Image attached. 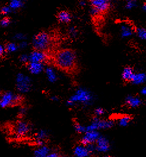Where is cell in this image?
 <instances>
[{
	"instance_id": "obj_1",
	"label": "cell",
	"mask_w": 146,
	"mask_h": 157,
	"mask_svg": "<svg viewBox=\"0 0 146 157\" xmlns=\"http://www.w3.org/2000/svg\"><path fill=\"white\" fill-rule=\"evenodd\" d=\"M55 66L67 73L74 72L77 67V59L76 52L71 49L59 50L54 56Z\"/></svg>"
},
{
	"instance_id": "obj_2",
	"label": "cell",
	"mask_w": 146,
	"mask_h": 157,
	"mask_svg": "<svg viewBox=\"0 0 146 157\" xmlns=\"http://www.w3.org/2000/svg\"><path fill=\"white\" fill-rule=\"evenodd\" d=\"M51 44V36L45 32H39L33 38V47L36 51L44 52L48 49Z\"/></svg>"
},
{
	"instance_id": "obj_3",
	"label": "cell",
	"mask_w": 146,
	"mask_h": 157,
	"mask_svg": "<svg viewBox=\"0 0 146 157\" xmlns=\"http://www.w3.org/2000/svg\"><path fill=\"white\" fill-rule=\"evenodd\" d=\"M92 98V94L88 90L84 89H78L76 93L69 98L67 101V105L69 106H73L77 102L89 104Z\"/></svg>"
},
{
	"instance_id": "obj_4",
	"label": "cell",
	"mask_w": 146,
	"mask_h": 157,
	"mask_svg": "<svg viewBox=\"0 0 146 157\" xmlns=\"http://www.w3.org/2000/svg\"><path fill=\"white\" fill-rule=\"evenodd\" d=\"M21 99L22 98L19 95H15L10 91L6 92L0 95V107L14 106L20 102Z\"/></svg>"
},
{
	"instance_id": "obj_5",
	"label": "cell",
	"mask_w": 146,
	"mask_h": 157,
	"mask_svg": "<svg viewBox=\"0 0 146 157\" xmlns=\"http://www.w3.org/2000/svg\"><path fill=\"white\" fill-rule=\"evenodd\" d=\"M114 125V121L95 117L92 123L86 126V132L90 131H98L102 129H107L112 128Z\"/></svg>"
},
{
	"instance_id": "obj_6",
	"label": "cell",
	"mask_w": 146,
	"mask_h": 157,
	"mask_svg": "<svg viewBox=\"0 0 146 157\" xmlns=\"http://www.w3.org/2000/svg\"><path fill=\"white\" fill-rule=\"evenodd\" d=\"M16 85L18 90L21 93L28 92L32 87V80L28 76L20 73L16 77Z\"/></svg>"
},
{
	"instance_id": "obj_7",
	"label": "cell",
	"mask_w": 146,
	"mask_h": 157,
	"mask_svg": "<svg viewBox=\"0 0 146 157\" xmlns=\"http://www.w3.org/2000/svg\"><path fill=\"white\" fill-rule=\"evenodd\" d=\"M100 136L98 131H90L86 132L80 140L81 144L87 146L90 144H95L99 137Z\"/></svg>"
},
{
	"instance_id": "obj_8",
	"label": "cell",
	"mask_w": 146,
	"mask_h": 157,
	"mask_svg": "<svg viewBox=\"0 0 146 157\" xmlns=\"http://www.w3.org/2000/svg\"><path fill=\"white\" fill-rule=\"evenodd\" d=\"M31 129L32 128L29 123L24 121H19L14 127V132L17 136L23 137L27 136L31 131Z\"/></svg>"
},
{
	"instance_id": "obj_9",
	"label": "cell",
	"mask_w": 146,
	"mask_h": 157,
	"mask_svg": "<svg viewBox=\"0 0 146 157\" xmlns=\"http://www.w3.org/2000/svg\"><path fill=\"white\" fill-rule=\"evenodd\" d=\"M95 147L96 151L97 152L105 153L109 151L110 145L107 137L100 136L95 143Z\"/></svg>"
},
{
	"instance_id": "obj_10",
	"label": "cell",
	"mask_w": 146,
	"mask_h": 157,
	"mask_svg": "<svg viewBox=\"0 0 146 157\" xmlns=\"http://www.w3.org/2000/svg\"><path fill=\"white\" fill-rule=\"evenodd\" d=\"M92 7L96 9L100 13H105L109 9L110 2L107 0H92Z\"/></svg>"
},
{
	"instance_id": "obj_11",
	"label": "cell",
	"mask_w": 146,
	"mask_h": 157,
	"mask_svg": "<svg viewBox=\"0 0 146 157\" xmlns=\"http://www.w3.org/2000/svg\"><path fill=\"white\" fill-rule=\"evenodd\" d=\"M73 155L74 157H89L92 154L88 150L87 146L80 144L74 148Z\"/></svg>"
},
{
	"instance_id": "obj_12",
	"label": "cell",
	"mask_w": 146,
	"mask_h": 157,
	"mask_svg": "<svg viewBox=\"0 0 146 157\" xmlns=\"http://www.w3.org/2000/svg\"><path fill=\"white\" fill-rule=\"evenodd\" d=\"M29 63H42L47 59V56L44 52L35 50L29 56Z\"/></svg>"
},
{
	"instance_id": "obj_13",
	"label": "cell",
	"mask_w": 146,
	"mask_h": 157,
	"mask_svg": "<svg viewBox=\"0 0 146 157\" xmlns=\"http://www.w3.org/2000/svg\"><path fill=\"white\" fill-rule=\"evenodd\" d=\"M48 137V133L45 130H40L38 132L35 136V140L36 145L38 146H41L45 145V140Z\"/></svg>"
},
{
	"instance_id": "obj_14",
	"label": "cell",
	"mask_w": 146,
	"mask_h": 157,
	"mask_svg": "<svg viewBox=\"0 0 146 157\" xmlns=\"http://www.w3.org/2000/svg\"><path fill=\"white\" fill-rule=\"evenodd\" d=\"M51 152V148L48 146L43 145L38 146L33 152L34 157H46Z\"/></svg>"
},
{
	"instance_id": "obj_15",
	"label": "cell",
	"mask_w": 146,
	"mask_h": 157,
	"mask_svg": "<svg viewBox=\"0 0 146 157\" xmlns=\"http://www.w3.org/2000/svg\"><path fill=\"white\" fill-rule=\"evenodd\" d=\"M28 68L32 74L38 75L43 71L44 66L42 63H29Z\"/></svg>"
},
{
	"instance_id": "obj_16",
	"label": "cell",
	"mask_w": 146,
	"mask_h": 157,
	"mask_svg": "<svg viewBox=\"0 0 146 157\" xmlns=\"http://www.w3.org/2000/svg\"><path fill=\"white\" fill-rule=\"evenodd\" d=\"M125 102L129 107L132 108L138 107L140 105H141L142 104V101L141 100L140 98L137 97L131 96V95L127 97L125 99Z\"/></svg>"
},
{
	"instance_id": "obj_17",
	"label": "cell",
	"mask_w": 146,
	"mask_h": 157,
	"mask_svg": "<svg viewBox=\"0 0 146 157\" xmlns=\"http://www.w3.org/2000/svg\"><path fill=\"white\" fill-rule=\"evenodd\" d=\"M134 75L133 69L129 66L125 67L122 73V78L125 82H131Z\"/></svg>"
},
{
	"instance_id": "obj_18",
	"label": "cell",
	"mask_w": 146,
	"mask_h": 157,
	"mask_svg": "<svg viewBox=\"0 0 146 157\" xmlns=\"http://www.w3.org/2000/svg\"><path fill=\"white\" fill-rule=\"evenodd\" d=\"M71 14L67 11H61L57 14V19L59 21L63 23H68L71 20Z\"/></svg>"
},
{
	"instance_id": "obj_19",
	"label": "cell",
	"mask_w": 146,
	"mask_h": 157,
	"mask_svg": "<svg viewBox=\"0 0 146 157\" xmlns=\"http://www.w3.org/2000/svg\"><path fill=\"white\" fill-rule=\"evenodd\" d=\"M131 82L134 84H141L146 82V74L145 73H134Z\"/></svg>"
},
{
	"instance_id": "obj_20",
	"label": "cell",
	"mask_w": 146,
	"mask_h": 157,
	"mask_svg": "<svg viewBox=\"0 0 146 157\" xmlns=\"http://www.w3.org/2000/svg\"><path fill=\"white\" fill-rule=\"evenodd\" d=\"M46 75L49 81L52 83H54L57 80V75L54 69L51 67H47L45 70Z\"/></svg>"
},
{
	"instance_id": "obj_21",
	"label": "cell",
	"mask_w": 146,
	"mask_h": 157,
	"mask_svg": "<svg viewBox=\"0 0 146 157\" xmlns=\"http://www.w3.org/2000/svg\"><path fill=\"white\" fill-rule=\"evenodd\" d=\"M121 35L124 38L126 37H129L131 36L133 34V30L131 29L129 26L123 25L121 26Z\"/></svg>"
},
{
	"instance_id": "obj_22",
	"label": "cell",
	"mask_w": 146,
	"mask_h": 157,
	"mask_svg": "<svg viewBox=\"0 0 146 157\" xmlns=\"http://www.w3.org/2000/svg\"><path fill=\"white\" fill-rule=\"evenodd\" d=\"M132 117L129 116H124L119 120V124L122 127H126L131 121Z\"/></svg>"
},
{
	"instance_id": "obj_23",
	"label": "cell",
	"mask_w": 146,
	"mask_h": 157,
	"mask_svg": "<svg viewBox=\"0 0 146 157\" xmlns=\"http://www.w3.org/2000/svg\"><path fill=\"white\" fill-rule=\"evenodd\" d=\"M24 2L20 0H12L9 4V6L12 10H17L22 7Z\"/></svg>"
},
{
	"instance_id": "obj_24",
	"label": "cell",
	"mask_w": 146,
	"mask_h": 157,
	"mask_svg": "<svg viewBox=\"0 0 146 157\" xmlns=\"http://www.w3.org/2000/svg\"><path fill=\"white\" fill-rule=\"evenodd\" d=\"M74 128L76 132L80 134H84L86 132V126L81 124L78 122H75Z\"/></svg>"
},
{
	"instance_id": "obj_25",
	"label": "cell",
	"mask_w": 146,
	"mask_h": 157,
	"mask_svg": "<svg viewBox=\"0 0 146 157\" xmlns=\"http://www.w3.org/2000/svg\"><path fill=\"white\" fill-rule=\"evenodd\" d=\"M5 47V49L6 51L9 52H13L17 51V49L18 48V46H17V45L14 43L13 42H9L7 43Z\"/></svg>"
},
{
	"instance_id": "obj_26",
	"label": "cell",
	"mask_w": 146,
	"mask_h": 157,
	"mask_svg": "<svg viewBox=\"0 0 146 157\" xmlns=\"http://www.w3.org/2000/svg\"><path fill=\"white\" fill-rule=\"evenodd\" d=\"M137 34L140 39L146 40V29L143 28H139L136 30Z\"/></svg>"
},
{
	"instance_id": "obj_27",
	"label": "cell",
	"mask_w": 146,
	"mask_h": 157,
	"mask_svg": "<svg viewBox=\"0 0 146 157\" xmlns=\"http://www.w3.org/2000/svg\"><path fill=\"white\" fill-rule=\"evenodd\" d=\"M12 9L9 6H4L1 8V14H3V15H7L9 14H10L11 12Z\"/></svg>"
},
{
	"instance_id": "obj_28",
	"label": "cell",
	"mask_w": 146,
	"mask_h": 157,
	"mask_svg": "<svg viewBox=\"0 0 146 157\" xmlns=\"http://www.w3.org/2000/svg\"><path fill=\"white\" fill-rule=\"evenodd\" d=\"M11 23V20L9 17H4L0 21V25L2 27H7Z\"/></svg>"
},
{
	"instance_id": "obj_29",
	"label": "cell",
	"mask_w": 146,
	"mask_h": 157,
	"mask_svg": "<svg viewBox=\"0 0 146 157\" xmlns=\"http://www.w3.org/2000/svg\"><path fill=\"white\" fill-rule=\"evenodd\" d=\"M136 6V1H127L126 4V8L128 9H131Z\"/></svg>"
},
{
	"instance_id": "obj_30",
	"label": "cell",
	"mask_w": 146,
	"mask_h": 157,
	"mask_svg": "<svg viewBox=\"0 0 146 157\" xmlns=\"http://www.w3.org/2000/svg\"><path fill=\"white\" fill-rule=\"evenodd\" d=\"M20 61L23 63H27L29 62V56H27L26 54H23L21 55L19 58Z\"/></svg>"
},
{
	"instance_id": "obj_31",
	"label": "cell",
	"mask_w": 146,
	"mask_h": 157,
	"mask_svg": "<svg viewBox=\"0 0 146 157\" xmlns=\"http://www.w3.org/2000/svg\"><path fill=\"white\" fill-rule=\"evenodd\" d=\"M95 113L96 116H101L105 113V110L102 108H97L95 110Z\"/></svg>"
},
{
	"instance_id": "obj_32",
	"label": "cell",
	"mask_w": 146,
	"mask_h": 157,
	"mask_svg": "<svg viewBox=\"0 0 146 157\" xmlns=\"http://www.w3.org/2000/svg\"><path fill=\"white\" fill-rule=\"evenodd\" d=\"M69 35H70L71 36L74 37V36H76V35H77V30H76L75 28L72 27V28H71L69 29Z\"/></svg>"
},
{
	"instance_id": "obj_33",
	"label": "cell",
	"mask_w": 146,
	"mask_h": 157,
	"mask_svg": "<svg viewBox=\"0 0 146 157\" xmlns=\"http://www.w3.org/2000/svg\"><path fill=\"white\" fill-rule=\"evenodd\" d=\"M46 157H62L61 155L58 152H51Z\"/></svg>"
},
{
	"instance_id": "obj_34",
	"label": "cell",
	"mask_w": 146,
	"mask_h": 157,
	"mask_svg": "<svg viewBox=\"0 0 146 157\" xmlns=\"http://www.w3.org/2000/svg\"><path fill=\"white\" fill-rule=\"evenodd\" d=\"M91 14L93 15V16H97L98 14H100V13L97 11L96 9L93 8V7H92L91 9Z\"/></svg>"
},
{
	"instance_id": "obj_35",
	"label": "cell",
	"mask_w": 146,
	"mask_h": 157,
	"mask_svg": "<svg viewBox=\"0 0 146 157\" xmlns=\"http://www.w3.org/2000/svg\"><path fill=\"white\" fill-rule=\"evenodd\" d=\"M15 38H16V39H19V40H23V39H25L24 35H23L21 34V33H18V34H17V35L15 36Z\"/></svg>"
},
{
	"instance_id": "obj_36",
	"label": "cell",
	"mask_w": 146,
	"mask_h": 157,
	"mask_svg": "<svg viewBox=\"0 0 146 157\" xmlns=\"http://www.w3.org/2000/svg\"><path fill=\"white\" fill-rule=\"evenodd\" d=\"M5 51H6L5 47H4L1 45H0V57L4 55Z\"/></svg>"
},
{
	"instance_id": "obj_37",
	"label": "cell",
	"mask_w": 146,
	"mask_h": 157,
	"mask_svg": "<svg viewBox=\"0 0 146 157\" xmlns=\"http://www.w3.org/2000/svg\"><path fill=\"white\" fill-rule=\"evenodd\" d=\"M26 46H28V44H27V42H26L24 41H23L22 42H21L20 44L19 47L20 48H24Z\"/></svg>"
},
{
	"instance_id": "obj_38",
	"label": "cell",
	"mask_w": 146,
	"mask_h": 157,
	"mask_svg": "<svg viewBox=\"0 0 146 157\" xmlns=\"http://www.w3.org/2000/svg\"><path fill=\"white\" fill-rule=\"evenodd\" d=\"M51 99L54 101H58V98L56 96H54V97H51Z\"/></svg>"
},
{
	"instance_id": "obj_39",
	"label": "cell",
	"mask_w": 146,
	"mask_h": 157,
	"mask_svg": "<svg viewBox=\"0 0 146 157\" xmlns=\"http://www.w3.org/2000/svg\"><path fill=\"white\" fill-rule=\"evenodd\" d=\"M141 94H143V95H146V87H144V88H143V89L141 90Z\"/></svg>"
},
{
	"instance_id": "obj_40",
	"label": "cell",
	"mask_w": 146,
	"mask_h": 157,
	"mask_svg": "<svg viewBox=\"0 0 146 157\" xmlns=\"http://www.w3.org/2000/svg\"><path fill=\"white\" fill-rule=\"evenodd\" d=\"M79 4H80V5L81 6L83 7V6H84L86 5V2H85V1H81L80 2Z\"/></svg>"
},
{
	"instance_id": "obj_41",
	"label": "cell",
	"mask_w": 146,
	"mask_h": 157,
	"mask_svg": "<svg viewBox=\"0 0 146 157\" xmlns=\"http://www.w3.org/2000/svg\"><path fill=\"white\" fill-rule=\"evenodd\" d=\"M143 9L145 11H146V3L143 5Z\"/></svg>"
},
{
	"instance_id": "obj_42",
	"label": "cell",
	"mask_w": 146,
	"mask_h": 157,
	"mask_svg": "<svg viewBox=\"0 0 146 157\" xmlns=\"http://www.w3.org/2000/svg\"><path fill=\"white\" fill-rule=\"evenodd\" d=\"M111 157V156H110V155H107V156H105V157Z\"/></svg>"
},
{
	"instance_id": "obj_43",
	"label": "cell",
	"mask_w": 146,
	"mask_h": 157,
	"mask_svg": "<svg viewBox=\"0 0 146 157\" xmlns=\"http://www.w3.org/2000/svg\"><path fill=\"white\" fill-rule=\"evenodd\" d=\"M0 14H1V9H0Z\"/></svg>"
}]
</instances>
